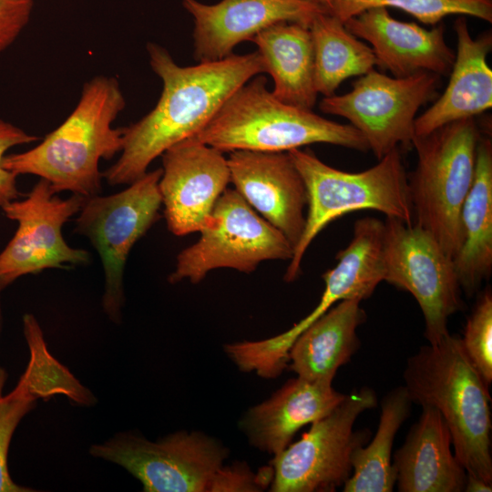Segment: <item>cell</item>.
I'll use <instances>...</instances> for the list:
<instances>
[{
    "label": "cell",
    "mask_w": 492,
    "mask_h": 492,
    "mask_svg": "<svg viewBox=\"0 0 492 492\" xmlns=\"http://www.w3.org/2000/svg\"><path fill=\"white\" fill-rule=\"evenodd\" d=\"M147 50L149 65L162 81V92L151 111L123 128L121 154L102 172L112 186L128 185L145 175L168 149L202 130L235 90L265 73L257 51L180 67L156 43H149Z\"/></svg>",
    "instance_id": "obj_1"
},
{
    "label": "cell",
    "mask_w": 492,
    "mask_h": 492,
    "mask_svg": "<svg viewBox=\"0 0 492 492\" xmlns=\"http://www.w3.org/2000/svg\"><path fill=\"white\" fill-rule=\"evenodd\" d=\"M125 106L118 79L97 76L84 84L77 107L59 127L33 149L5 155L3 167L16 176L46 179L56 194H100L99 161L122 149L123 128L113 122Z\"/></svg>",
    "instance_id": "obj_2"
},
{
    "label": "cell",
    "mask_w": 492,
    "mask_h": 492,
    "mask_svg": "<svg viewBox=\"0 0 492 492\" xmlns=\"http://www.w3.org/2000/svg\"><path fill=\"white\" fill-rule=\"evenodd\" d=\"M403 377L412 402L435 408L445 420L455 456L466 473L492 485L488 384L468 358L461 337L449 333L420 347L407 358Z\"/></svg>",
    "instance_id": "obj_3"
},
{
    "label": "cell",
    "mask_w": 492,
    "mask_h": 492,
    "mask_svg": "<svg viewBox=\"0 0 492 492\" xmlns=\"http://www.w3.org/2000/svg\"><path fill=\"white\" fill-rule=\"evenodd\" d=\"M192 138L221 152H288L315 143L369 149L364 136L352 125L279 100L267 88L261 74L235 90Z\"/></svg>",
    "instance_id": "obj_4"
},
{
    "label": "cell",
    "mask_w": 492,
    "mask_h": 492,
    "mask_svg": "<svg viewBox=\"0 0 492 492\" xmlns=\"http://www.w3.org/2000/svg\"><path fill=\"white\" fill-rule=\"evenodd\" d=\"M307 190L308 211L302 234L284 274L286 282L300 274L302 260L315 237L333 220L363 210L413 222L408 175L399 149L361 172H347L322 161L309 149L288 151Z\"/></svg>",
    "instance_id": "obj_5"
},
{
    "label": "cell",
    "mask_w": 492,
    "mask_h": 492,
    "mask_svg": "<svg viewBox=\"0 0 492 492\" xmlns=\"http://www.w3.org/2000/svg\"><path fill=\"white\" fill-rule=\"evenodd\" d=\"M480 138L475 118H466L415 136L411 143L417 154L408 177L415 223L453 260L463 244L461 210L473 183Z\"/></svg>",
    "instance_id": "obj_6"
},
{
    "label": "cell",
    "mask_w": 492,
    "mask_h": 492,
    "mask_svg": "<svg viewBox=\"0 0 492 492\" xmlns=\"http://www.w3.org/2000/svg\"><path fill=\"white\" fill-rule=\"evenodd\" d=\"M377 405L375 392L363 386L345 395L327 415L312 423L300 440L273 456L272 492H333L353 473L354 452L371 432L354 430L358 416Z\"/></svg>",
    "instance_id": "obj_7"
},
{
    "label": "cell",
    "mask_w": 492,
    "mask_h": 492,
    "mask_svg": "<svg viewBox=\"0 0 492 492\" xmlns=\"http://www.w3.org/2000/svg\"><path fill=\"white\" fill-rule=\"evenodd\" d=\"M158 169L118 193L85 198L75 232L88 239L98 253L104 272L102 308L108 319L122 322L125 304L124 270L134 244L159 218L162 205Z\"/></svg>",
    "instance_id": "obj_8"
},
{
    "label": "cell",
    "mask_w": 492,
    "mask_h": 492,
    "mask_svg": "<svg viewBox=\"0 0 492 492\" xmlns=\"http://www.w3.org/2000/svg\"><path fill=\"white\" fill-rule=\"evenodd\" d=\"M199 240L177 256L170 283H198L220 268L251 272L264 261H290L293 246L261 217L234 190L226 189L217 200Z\"/></svg>",
    "instance_id": "obj_9"
},
{
    "label": "cell",
    "mask_w": 492,
    "mask_h": 492,
    "mask_svg": "<svg viewBox=\"0 0 492 492\" xmlns=\"http://www.w3.org/2000/svg\"><path fill=\"white\" fill-rule=\"evenodd\" d=\"M88 453L123 467L146 492H207L213 475L229 456L218 439L186 430L156 441L135 431L118 432L91 445Z\"/></svg>",
    "instance_id": "obj_10"
},
{
    "label": "cell",
    "mask_w": 492,
    "mask_h": 492,
    "mask_svg": "<svg viewBox=\"0 0 492 492\" xmlns=\"http://www.w3.org/2000/svg\"><path fill=\"white\" fill-rule=\"evenodd\" d=\"M384 281L410 292L425 320L430 344L449 334V317L461 310V286L454 260L435 237L415 222L386 218Z\"/></svg>",
    "instance_id": "obj_11"
},
{
    "label": "cell",
    "mask_w": 492,
    "mask_h": 492,
    "mask_svg": "<svg viewBox=\"0 0 492 492\" xmlns=\"http://www.w3.org/2000/svg\"><path fill=\"white\" fill-rule=\"evenodd\" d=\"M439 83L440 76L431 72L396 77L372 69L348 93L324 97L319 108L347 119L380 159L399 145H411L416 113L436 96Z\"/></svg>",
    "instance_id": "obj_12"
},
{
    "label": "cell",
    "mask_w": 492,
    "mask_h": 492,
    "mask_svg": "<svg viewBox=\"0 0 492 492\" xmlns=\"http://www.w3.org/2000/svg\"><path fill=\"white\" fill-rule=\"evenodd\" d=\"M84 200L76 194L61 199L48 181L40 179L25 199L2 207L5 216L17 222V229L0 252L1 290L24 275L89 262V252L69 246L62 234L63 226L78 213Z\"/></svg>",
    "instance_id": "obj_13"
},
{
    "label": "cell",
    "mask_w": 492,
    "mask_h": 492,
    "mask_svg": "<svg viewBox=\"0 0 492 492\" xmlns=\"http://www.w3.org/2000/svg\"><path fill=\"white\" fill-rule=\"evenodd\" d=\"M159 181L168 229L177 236L200 231L231 182L223 152L193 138L162 155Z\"/></svg>",
    "instance_id": "obj_14"
},
{
    "label": "cell",
    "mask_w": 492,
    "mask_h": 492,
    "mask_svg": "<svg viewBox=\"0 0 492 492\" xmlns=\"http://www.w3.org/2000/svg\"><path fill=\"white\" fill-rule=\"evenodd\" d=\"M181 1L193 17V55L198 63L226 58L238 44L276 24L309 26L316 15L326 12L309 0H220L214 5Z\"/></svg>",
    "instance_id": "obj_15"
},
{
    "label": "cell",
    "mask_w": 492,
    "mask_h": 492,
    "mask_svg": "<svg viewBox=\"0 0 492 492\" xmlns=\"http://www.w3.org/2000/svg\"><path fill=\"white\" fill-rule=\"evenodd\" d=\"M227 159L234 190L294 250L304 229L308 198L304 181L288 152L234 150Z\"/></svg>",
    "instance_id": "obj_16"
},
{
    "label": "cell",
    "mask_w": 492,
    "mask_h": 492,
    "mask_svg": "<svg viewBox=\"0 0 492 492\" xmlns=\"http://www.w3.org/2000/svg\"><path fill=\"white\" fill-rule=\"evenodd\" d=\"M356 37L367 41L376 66L394 77H405L419 72L449 75L455 52L445 39V26L425 29L415 23L395 19L387 8L367 9L344 22Z\"/></svg>",
    "instance_id": "obj_17"
},
{
    "label": "cell",
    "mask_w": 492,
    "mask_h": 492,
    "mask_svg": "<svg viewBox=\"0 0 492 492\" xmlns=\"http://www.w3.org/2000/svg\"><path fill=\"white\" fill-rule=\"evenodd\" d=\"M332 383L297 376L287 381L267 400L249 408L239 427L249 443L276 456L283 451L302 426L331 413L345 397Z\"/></svg>",
    "instance_id": "obj_18"
},
{
    "label": "cell",
    "mask_w": 492,
    "mask_h": 492,
    "mask_svg": "<svg viewBox=\"0 0 492 492\" xmlns=\"http://www.w3.org/2000/svg\"><path fill=\"white\" fill-rule=\"evenodd\" d=\"M456 52L442 95L415 121V136H424L448 123L475 118L492 107V70L487 56L492 35L474 38L465 15L455 21ZM414 136V137H415Z\"/></svg>",
    "instance_id": "obj_19"
},
{
    "label": "cell",
    "mask_w": 492,
    "mask_h": 492,
    "mask_svg": "<svg viewBox=\"0 0 492 492\" xmlns=\"http://www.w3.org/2000/svg\"><path fill=\"white\" fill-rule=\"evenodd\" d=\"M399 492H462L466 471L455 456L451 434L437 410L422 406L392 456Z\"/></svg>",
    "instance_id": "obj_20"
},
{
    "label": "cell",
    "mask_w": 492,
    "mask_h": 492,
    "mask_svg": "<svg viewBox=\"0 0 492 492\" xmlns=\"http://www.w3.org/2000/svg\"><path fill=\"white\" fill-rule=\"evenodd\" d=\"M384 223L375 218L355 221L354 235L339 251L336 265L323 278L324 291L318 305L305 318L283 333L294 342L299 334L336 302L346 299L361 302L369 298L384 279Z\"/></svg>",
    "instance_id": "obj_21"
},
{
    "label": "cell",
    "mask_w": 492,
    "mask_h": 492,
    "mask_svg": "<svg viewBox=\"0 0 492 492\" xmlns=\"http://www.w3.org/2000/svg\"><path fill=\"white\" fill-rule=\"evenodd\" d=\"M358 299L333 305L304 329L289 351L290 369L309 381L333 383L338 369L360 347L357 328L365 322Z\"/></svg>",
    "instance_id": "obj_22"
},
{
    "label": "cell",
    "mask_w": 492,
    "mask_h": 492,
    "mask_svg": "<svg viewBox=\"0 0 492 492\" xmlns=\"http://www.w3.org/2000/svg\"><path fill=\"white\" fill-rule=\"evenodd\" d=\"M251 41L257 46L265 73L273 80L272 95L286 104L313 109L318 93L309 26L279 23L262 30Z\"/></svg>",
    "instance_id": "obj_23"
},
{
    "label": "cell",
    "mask_w": 492,
    "mask_h": 492,
    "mask_svg": "<svg viewBox=\"0 0 492 492\" xmlns=\"http://www.w3.org/2000/svg\"><path fill=\"white\" fill-rule=\"evenodd\" d=\"M463 244L454 259L462 291L473 295L492 270V142L480 138L476 170L461 210Z\"/></svg>",
    "instance_id": "obj_24"
},
{
    "label": "cell",
    "mask_w": 492,
    "mask_h": 492,
    "mask_svg": "<svg viewBox=\"0 0 492 492\" xmlns=\"http://www.w3.org/2000/svg\"><path fill=\"white\" fill-rule=\"evenodd\" d=\"M309 30L318 94L332 96L345 79L374 69L376 58L371 46L349 32L335 15L319 13L309 25Z\"/></svg>",
    "instance_id": "obj_25"
},
{
    "label": "cell",
    "mask_w": 492,
    "mask_h": 492,
    "mask_svg": "<svg viewBox=\"0 0 492 492\" xmlns=\"http://www.w3.org/2000/svg\"><path fill=\"white\" fill-rule=\"evenodd\" d=\"M412 400L404 385L393 388L381 401V415L371 443L359 447L353 456V473L343 492H391L395 486L392 466L395 436L409 417Z\"/></svg>",
    "instance_id": "obj_26"
},
{
    "label": "cell",
    "mask_w": 492,
    "mask_h": 492,
    "mask_svg": "<svg viewBox=\"0 0 492 492\" xmlns=\"http://www.w3.org/2000/svg\"><path fill=\"white\" fill-rule=\"evenodd\" d=\"M23 330L30 359L21 378L29 390L45 400L63 395L82 406L97 403L94 395L48 352L41 327L31 313L23 316Z\"/></svg>",
    "instance_id": "obj_27"
},
{
    "label": "cell",
    "mask_w": 492,
    "mask_h": 492,
    "mask_svg": "<svg viewBox=\"0 0 492 492\" xmlns=\"http://www.w3.org/2000/svg\"><path fill=\"white\" fill-rule=\"evenodd\" d=\"M374 7L396 8L431 26L451 15H470L492 22V0H333L332 15L344 23Z\"/></svg>",
    "instance_id": "obj_28"
},
{
    "label": "cell",
    "mask_w": 492,
    "mask_h": 492,
    "mask_svg": "<svg viewBox=\"0 0 492 492\" xmlns=\"http://www.w3.org/2000/svg\"><path fill=\"white\" fill-rule=\"evenodd\" d=\"M37 396L20 377L14 390L0 398V492H31L10 477L7 455L12 436L23 417L36 405Z\"/></svg>",
    "instance_id": "obj_29"
},
{
    "label": "cell",
    "mask_w": 492,
    "mask_h": 492,
    "mask_svg": "<svg viewBox=\"0 0 492 492\" xmlns=\"http://www.w3.org/2000/svg\"><path fill=\"white\" fill-rule=\"evenodd\" d=\"M463 347L484 381L492 382V293L486 289L467 318Z\"/></svg>",
    "instance_id": "obj_30"
},
{
    "label": "cell",
    "mask_w": 492,
    "mask_h": 492,
    "mask_svg": "<svg viewBox=\"0 0 492 492\" xmlns=\"http://www.w3.org/2000/svg\"><path fill=\"white\" fill-rule=\"evenodd\" d=\"M272 478L273 468L271 465L254 473L243 461L223 464L213 475L207 492L262 491L272 483Z\"/></svg>",
    "instance_id": "obj_31"
},
{
    "label": "cell",
    "mask_w": 492,
    "mask_h": 492,
    "mask_svg": "<svg viewBox=\"0 0 492 492\" xmlns=\"http://www.w3.org/2000/svg\"><path fill=\"white\" fill-rule=\"evenodd\" d=\"M39 138L22 128L0 119V207L18 199L20 193L16 186V175L3 167V159L10 149L35 142Z\"/></svg>",
    "instance_id": "obj_32"
},
{
    "label": "cell",
    "mask_w": 492,
    "mask_h": 492,
    "mask_svg": "<svg viewBox=\"0 0 492 492\" xmlns=\"http://www.w3.org/2000/svg\"><path fill=\"white\" fill-rule=\"evenodd\" d=\"M32 0H0V54L25 28L33 9Z\"/></svg>",
    "instance_id": "obj_33"
},
{
    "label": "cell",
    "mask_w": 492,
    "mask_h": 492,
    "mask_svg": "<svg viewBox=\"0 0 492 492\" xmlns=\"http://www.w3.org/2000/svg\"><path fill=\"white\" fill-rule=\"evenodd\" d=\"M464 491L466 492H491L492 485L485 482L481 478L467 474L466 477Z\"/></svg>",
    "instance_id": "obj_34"
},
{
    "label": "cell",
    "mask_w": 492,
    "mask_h": 492,
    "mask_svg": "<svg viewBox=\"0 0 492 492\" xmlns=\"http://www.w3.org/2000/svg\"><path fill=\"white\" fill-rule=\"evenodd\" d=\"M309 1L319 5L326 12L332 14L333 6V0H309Z\"/></svg>",
    "instance_id": "obj_35"
},
{
    "label": "cell",
    "mask_w": 492,
    "mask_h": 492,
    "mask_svg": "<svg viewBox=\"0 0 492 492\" xmlns=\"http://www.w3.org/2000/svg\"><path fill=\"white\" fill-rule=\"evenodd\" d=\"M2 290L0 289V292ZM0 329H1V308H0ZM6 380V374L5 372L0 368V398L3 396V388H4V385H5V382Z\"/></svg>",
    "instance_id": "obj_36"
}]
</instances>
